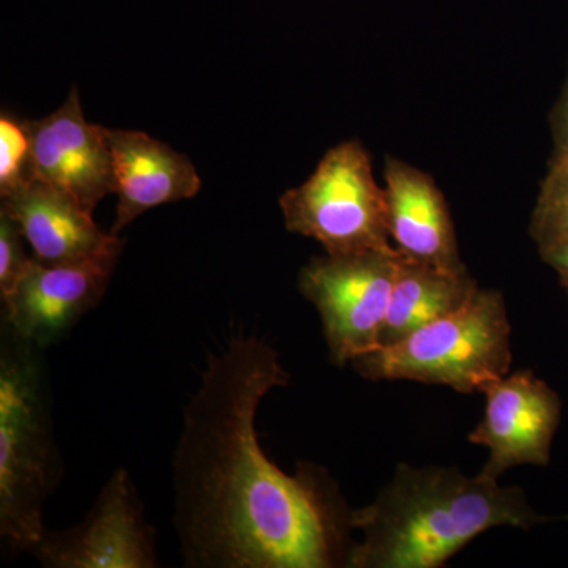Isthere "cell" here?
Returning a JSON list of instances; mask_svg holds the SVG:
<instances>
[{"mask_svg": "<svg viewBox=\"0 0 568 568\" xmlns=\"http://www.w3.org/2000/svg\"><path fill=\"white\" fill-rule=\"evenodd\" d=\"M278 353L237 336L207 362L174 459L175 523L196 567H346L353 508L324 467L286 474L256 433L261 402L290 384Z\"/></svg>", "mask_w": 568, "mask_h": 568, "instance_id": "obj_1", "label": "cell"}, {"mask_svg": "<svg viewBox=\"0 0 568 568\" xmlns=\"http://www.w3.org/2000/svg\"><path fill=\"white\" fill-rule=\"evenodd\" d=\"M552 519L499 478L399 463L376 499L353 510L354 529L364 538L354 541L346 567L440 568L489 529L526 530Z\"/></svg>", "mask_w": 568, "mask_h": 568, "instance_id": "obj_2", "label": "cell"}, {"mask_svg": "<svg viewBox=\"0 0 568 568\" xmlns=\"http://www.w3.org/2000/svg\"><path fill=\"white\" fill-rule=\"evenodd\" d=\"M511 362L506 298L499 291L478 287L455 312L351 364L369 381H413L473 394L508 375Z\"/></svg>", "mask_w": 568, "mask_h": 568, "instance_id": "obj_3", "label": "cell"}, {"mask_svg": "<svg viewBox=\"0 0 568 568\" xmlns=\"http://www.w3.org/2000/svg\"><path fill=\"white\" fill-rule=\"evenodd\" d=\"M0 358V534L31 549L44 534L55 448L33 349L7 332Z\"/></svg>", "mask_w": 568, "mask_h": 568, "instance_id": "obj_4", "label": "cell"}, {"mask_svg": "<svg viewBox=\"0 0 568 568\" xmlns=\"http://www.w3.org/2000/svg\"><path fill=\"white\" fill-rule=\"evenodd\" d=\"M284 226L313 239L325 254L398 253L388 231L386 189L361 141L324 153L304 183L280 197Z\"/></svg>", "mask_w": 568, "mask_h": 568, "instance_id": "obj_5", "label": "cell"}, {"mask_svg": "<svg viewBox=\"0 0 568 568\" xmlns=\"http://www.w3.org/2000/svg\"><path fill=\"white\" fill-rule=\"evenodd\" d=\"M399 261V253L325 254L302 268L298 290L320 313L335 365L379 347Z\"/></svg>", "mask_w": 568, "mask_h": 568, "instance_id": "obj_6", "label": "cell"}, {"mask_svg": "<svg viewBox=\"0 0 568 568\" xmlns=\"http://www.w3.org/2000/svg\"><path fill=\"white\" fill-rule=\"evenodd\" d=\"M481 394L484 417L467 437L489 452L480 474L499 478L511 467L548 466L562 417L558 392L530 369H519L493 381Z\"/></svg>", "mask_w": 568, "mask_h": 568, "instance_id": "obj_7", "label": "cell"}, {"mask_svg": "<svg viewBox=\"0 0 568 568\" xmlns=\"http://www.w3.org/2000/svg\"><path fill=\"white\" fill-rule=\"evenodd\" d=\"M29 551L52 568H152L155 538L132 478L115 470L80 526L48 532Z\"/></svg>", "mask_w": 568, "mask_h": 568, "instance_id": "obj_8", "label": "cell"}, {"mask_svg": "<svg viewBox=\"0 0 568 568\" xmlns=\"http://www.w3.org/2000/svg\"><path fill=\"white\" fill-rule=\"evenodd\" d=\"M122 248L71 263L33 257L14 293L2 301L7 332L33 347L54 343L102 301Z\"/></svg>", "mask_w": 568, "mask_h": 568, "instance_id": "obj_9", "label": "cell"}, {"mask_svg": "<svg viewBox=\"0 0 568 568\" xmlns=\"http://www.w3.org/2000/svg\"><path fill=\"white\" fill-rule=\"evenodd\" d=\"M31 136L29 175L95 211L112 193V160L106 129L85 119L78 89L58 111L28 122Z\"/></svg>", "mask_w": 568, "mask_h": 568, "instance_id": "obj_10", "label": "cell"}, {"mask_svg": "<svg viewBox=\"0 0 568 568\" xmlns=\"http://www.w3.org/2000/svg\"><path fill=\"white\" fill-rule=\"evenodd\" d=\"M384 181L388 231L398 253L440 271L466 272L454 219L435 179L414 164L388 155Z\"/></svg>", "mask_w": 568, "mask_h": 568, "instance_id": "obj_11", "label": "cell"}, {"mask_svg": "<svg viewBox=\"0 0 568 568\" xmlns=\"http://www.w3.org/2000/svg\"><path fill=\"white\" fill-rule=\"evenodd\" d=\"M106 136L118 196L110 233L119 235L142 213L200 193L203 182L192 160L163 141L138 130L106 129Z\"/></svg>", "mask_w": 568, "mask_h": 568, "instance_id": "obj_12", "label": "cell"}, {"mask_svg": "<svg viewBox=\"0 0 568 568\" xmlns=\"http://www.w3.org/2000/svg\"><path fill=\"white\" fill-rule=\"evenodd\" d=\"M0 212L18 224L41 263H71L123 245L121 235L100 230L92 212L33 179L2 197Z\"/></svg>", "mask_w": 568, "mask_h": 568, "instance_id": "obj_13", "label": "cell"}, {"mask_svg": "<svg viewBox=\"0 0 568 568\" xmlns=\"http://www.w3.org/2000/svg\"><path fill=\"white\" fill-rule=\"evenodd\" d=\"M469 272H446L402 256L396 271L379 346H390L426 324L455 312L476 293Z\"/></svg>", "mask_w": 568, "mask_h": 568, "instance_id": "obj_14", "label": "cell"}, {"mask_svg": "<svg viewBox=\"0 0 568 568\" xmlns=\"http://www.w3.org/2000/svg\"><path fill=\"white\" fill-rule=\"evenodd\" d=\"M549 129H551L552 149L534 209L547 207L568 190V65L562 91L549 114Z\"/></svg>", "mask_w": 568, "mask_h": 568, "instance_id": "obj_15", "label": "cell"}, {"mask_svg": "<svg viewBox=\"0 0 568 568\" xmlns=\"http://www.w3.org/2000/svg\"><path fill=\"white\" fill-rule=\"evenodd\" d=\"M31 136L28 122L3 112L0 118V196H9L22 183L31 181Z\"/></svg>", "mask_w": 568, "mask_h": 568, "instance_id": "obj_16", "label": "cell"}, {"mask_svg": "<svg viewBox=\"0 0 568 568\" xmlns=\"http://www.w3.org/2000/svg\"><path fill=\"white\" fill-rule=\"evenodd\" d=\"M24 235L18 224L0 212V295L9 298L28 272L33 257L24 248Z\"/></svg>", "mask_w": 568, "mask_h": 568, "instance_id": "obj_17", "label": "cell"}, {"mask_svg": "<svg viewBox=\"0 0 568 568\" xmlns=\"http://www.w3.org/2000/svg\"><path fill=\"white\" fill-rule=\"evenodd\" d=\"M529 234L537 246L568 237V190L547 207L534 209Z\"/></svg>", "mask_w": 568, "mask_h": 568, "instance_id": "obj_18", "label": "cell"}, {"mask_svg": "<svg viewBox=\"0 0 568 568\" xmlns=\"http://www.w3.org/2000/svg\"><path fill=\"white\" fill-rule=\"evenodd\" d=\"M541 261L559 276V282L568 293V237L537 246Z\"/></svg>", "mask_w": 568, "mask_h": 568, "instance_id": "obj_19", "label": "cell"}, {"mask_svg": "<svg viewBox=\"0 0 568 568\" xmlns=\"http://www.w3.org/2000/svg\"><path fill=\"white\" fill-rule=\"evenodd\" d=\"M567 295H568V293H567Z\"/></svg>", "mask_w": 568, "mask_h": 568, "instance_id": "obj_20", "label": "cell"}]
</instances>
